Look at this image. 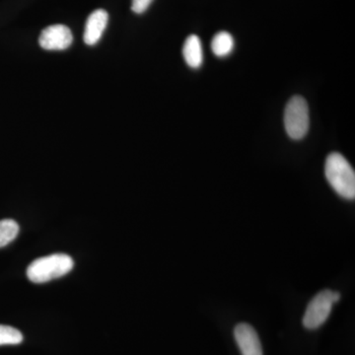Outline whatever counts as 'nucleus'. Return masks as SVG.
I'll return each instance as SVG.
<instances>
[{
  "label": "nucleus",
  "instance_id": "9d476101",
  "mask_svg": "<svg viewBox=\"0 0 355 355\" xmlns=\"http://www.w3.org/2000/svg\"><path fill=\"white\" fill-rule=\"evenodd\" d=\"M19 234V225L12 219L0 220V248L6 247Z\"/></svg>",
  "mask_w": 355,
  "mask_h": 355
},
{
  "label": "nucleus",
  "instance_id": "6e6552de",
  "mask_svg": "<svg viewBox=\"0 0 355 355\" xmlns=\"http://www.w3.org/2000/svg\"><path fill=\"white\" fill-rule=\"evenodd\" d=\"M183 55L187 64L191 69H198L203 62L202 44L196 35H191L184 44Z\"/></svg>",
  "mask_w": 355,
  "mask_h": 355
},
{
  "label": "nucleus",
  "instance_id": "0eeeda50",
  "mask_svg": "<svg viewBox=\"0 0 355 355\" xmlns=\"http://www.w3.org/2000/svg\"><path fill=\"white\" fill-rule=\"evenodd\" d=\"M108 12L104 9H97L89 15L84 31V42L88 46H94L101 39L108 24Z\"/></svg>",
  "mask_w": 355,
  "mask_h": 355
},
{
  "label": "nucleus",
  "instance_id": "20e7f679",
  "mask_svg": "<svg viewBox=\"0 0 355 355\" xmlns=\"http://www.w3.org/2000/svg\"><path fill=\"white\" fill-rule=\"evenodd\" d=\"M340 300V294L330 289L319 292L310 301L303 317V326L307 330H316L328 320L334 304Z\"/></svg>",
  "mask_w": 355,
  "mask_h": 355
},
{
  "label": "nucleus",
  "instance_id": "f257e3e1",
  "mask_svg": "<svg viewBox=\"0 0 355 355\" xmlns=\"http://www.w3.org/2000/svg\"><path fill=\"white\" fill-rule=\"evenodd\" d=\"M324 174L334 191L345 200L355 198V173L342 154L331 153L324 164Z\"/></svg>",
  "mask_w": 355,
  "mask_h": 355
},
{
  "label": "nucleus",
  "instance_id": "423d86ee",
  "mask_svg": "<svg viewBox=\"0 0 355 355\" xmlns=\"http://www.w3.org/2000/svg\"><path fill=\"white\" fill-rule=\"evenodd\" d=\"M234 336L242 355H263L260 338L251 324H238Z\"/></svg>",
  "mask_w": 355,
  "mask_h": 355
},
{
  "label": "nucleus",
  "instance_id": "1a4fd4ad",
  "mask_svg": "<svg viewBox=\"0 0 355 355\" xmlns=\"http://www.w3.org/2000/svg\"><path fill=\"white\" fill-rule=\"evenodd\" d=\"M211 49L216 57H226L234 49V39L228 32L217 33L212 40Z\"/></svg>",
  "mask_w": 355,
  "mask_h": 355
},
{
  "label": "nucleus",
  "instance_id": "39448f33",
  "mask_svg": "<svg viewBox=\"0 0 355 355\" xmlns=\"http://www.w3.org/2000/svg\"><path fill=\"white\" fill-rule=\"evenodd\" d=\"M73 42V36L69 27L64 25L49 26L41 33L39 44L46 51H64Z\"/></svg>",
  "mask_w": 355,
  "mask_h": 355
},
{
  "label": "nucleus",
  "instance_id": "7ed1b4c3",
  "mask_svg": "<svg viewBox=\"0 0 355 355\" xmlns=\"http://www.w3.org/2000/svg\"><path fill=\"white\" fill-rule=\"evenodd\" d=\"M284 127L291 139H304L310 127L309 107L304 98L294 96L287 103L284 112Z\"/></svg>",
  "mask_w": 355,
  "mask_h": 355
},
{
  "label": "nucleus",
  "instance_id": "f8f14e48",
  "mask_svg": "<svg viewBox=\"0 0 355 355\" xmlns=\"http://www.w3.org/2000/svg\"><path fill=\"white\" fill-rule=\"evenodd\" d=\"M153 2V0H132V10L137 14L144 13Z\"/></svg>",
  "mask_w": 355,
  "mask_h": 355
},
{
  "label": "nucleus",
  "instance_id": "9b49d317",
  "mask_svg": "<svg viewBox=\"0 0 355 355\" xmlns=\"http://www.w3.org/2000/svg\"><path fill=\"white\" fill-rule=\"evenodd\" d=\"M23 342V335L17 329L0 324V345H15Z\"/></svg>",
  "mask_w": 355,
  "mask_h": 355
},
{
  "label": "nucleus",
  "instance_id": "f03ea898",
  "mask_svg": "<svg viewBox=\"0 0 355 355\" xmlns=\"http://www.w3.org/2000/svg\"><path fill=\"white\" fill-rule=\"evenodd\" d=\"M73 266L74 261L69 254H53L33 261L28 266L27 277L33 284H46L67 275Z\"/></svg>",
  "mask_w": 355,
  "mask_h": 355
}]
</instances>
